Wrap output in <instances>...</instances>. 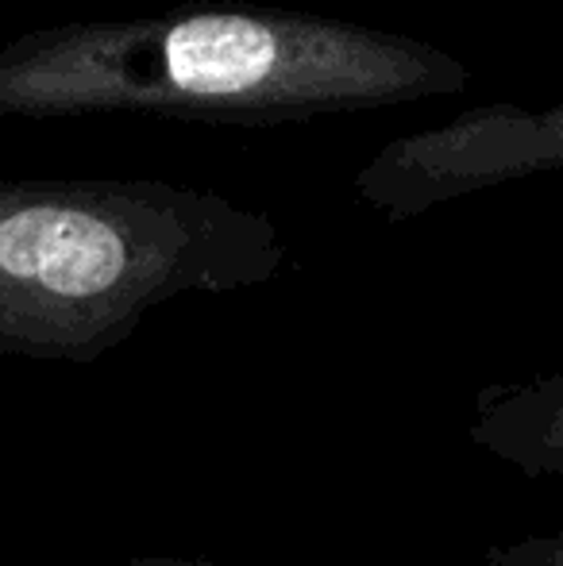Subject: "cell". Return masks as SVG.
<instances>
[{
    "mask_svg": "<svg viewBox=\"0 0 563 566\" xmlns=\"http://www.w3.org/2000/svg\"><path fill=\"white\" fill-rule=\"evenodd\" d=\"M467 440L533 482L563 478V358L552 370L479 389Z\"/></svg>",
    "mask_w": 563,
    "mask_h": 566,
    "instance_id": "277c9868",
    "label": "cell"
},
{
    "mask_svg": "<svg viewBox=\"0 0 563 566\" xmlns=\"http://www.w3.org/2000/svg\"><path fill=\"white\" fill-rule=\"evenodd\" d=\"M563 170V105H487L394 139L355 174V193L386 220H414L456 197Z\"/></svg>",
    "mask_w": 563,
    "mask_h": 566,
    "instance_id": "3957f363",
    "label": "cell"
},
{
    "mask_svg": "<svg viewBox=\"0 0 563 566\" xmlns=\"http://www.w3.org/2000/svg\"><path fill=\"white\" fill-rule=\"evenodd\" d=\"M267 212L163 178H0V358L90 366L186 297L271 285Z\"/></svg>",
    "mask_w": 563,
    "mask_h": 566,
    "instance_id": "7a4b0ae2",
    "label": "cell"
},
{
    "mask_svg": "<svg viewBox=\"0 0 563 566\" xmlns=\"http://www.w3.org/2000/svg\"><path fill=\"white\" fill-rule=\"evenodd\" d=\"M97 566H212L205 559H124V563H97Z\"/></svg>",
    "mask_w": 563,
    "mask_h": 566,
    "instance_id": "8992f818",
    "label": "cell"
},
{
    "mask_svg": "<svg viewBox=\"0 0 563 566\" xmlns=\"http://www.w3.org/2000/svg\"><path fill=\"white\" fill-rule=\"evenodd\" d=\"M444 46L290 8H181L35 28L0 46V116L298 124L459 97Z\"/></svg>",
    "mask_w": 563,
    "mask_h": 566,
    "instance_id": "6da1fadb",
    "label": "cell"
},
{
    "mask_svg": "<svg viewBox=\"0 0 563 566\" xmlns=\"http://www.w3.org/2000/svg\"><path fill=\"white\" fill-rule=\"evenodd\" d=\"M482 566H563V528L502 539V544L487 547Z\"/></svg>",
    "mask_w": 563,
    "mask_h": 566,
    "instance_id": "5b68a950",
    "label": "cell"
}]
</instances>
